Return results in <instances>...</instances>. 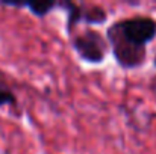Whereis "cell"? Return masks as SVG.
<instances>
[{
  "label": "cell",
  "instance_id": "1",
  "mask_svg": "<svg viewBox=\"0 0 156 154\" xmlns=\"http://www.w3.org/2000/svg\"><path fill=\"white\" fill-rule=\"evenodd\" d=\"M103 35L117 67L133 71L147 62V47L156 39V18L141 14L124 17L112 21Z\"/></svg>",
  "mask_w": 156,
  "mask_h": 154
},
{
  "label": "cell",
  "instance_id": "2",
  "mask_svg": "<svg viewBox=\"0 0 156 154\" xmlns=\"http://www.w3.org/2000/svg\"><path fill=\"white\" fill-rule=\"evenodd\" d=\"M70 46L79 60L88 65H102L109 53V46L105 35L93 27H85L70 36Z\"/></svg>",
  "mask_w": 156,
  "mask_h": 154
},
{
  "label": "cell",
  "instance_id": "3",
  "mask_svg": "<svg viewBox=\"0 0 156 154\" xmlns=\"http://www.w3.org/2000/svg\"><path fill=\"white\" fill-rule=\"evenodd\" d=\"M59 0H34V2H0L3 8L27 9L37 18H46L55 9H58Z\"/></svg>",
  "mask_w": 156,
  "mask_h": 154
},
{
  "label": "cell",
  "instance_id": "4",
  "mask_svg": "<svg viewBox=\"0 0 156 154\" xmlns=\"http://www.w3.org/2000/svg\"><path fill=\"white\" fill-rule=\"evenodd\" d=\"M58 9L65 12V32L71 36L79 24L83 23V3L73 0H59Z\"/></svg>",
  "mask_w": 156,
  "mask_h": 154
},
{
  "label": "cell",
  "instance_id": "5",
  "mask_svg": "<svg viewBox=\"0 0 156 154\" xmlns=\"http://www.w3.org/2000/svg\"><path fill=\"white\" fill-rule=\"evenodd\" d=\"M109 20V12L103 6L96 3H83V24L88 27L100 26Z\"/></svg>",
  "mask_w": 156,
  "mask_h": 154
},
{
  "label": "cell",
  "instance_id": "6",
  "mask_svg": "<svg viewBox=\"0 0 156 154\" xmlns=\"http://www.w3.org/2000/svg\"><path fill=\"white\" fill-rule=\"evenodd\" d=\"M17 104H18V97H17L15 91L8 85L3 74H0V109L6 107V106L15 107Z\"/></svg>",
  "mask_w": 156,
  "mask_h": 154
},
{
  "label": "cell",
  "instance_id": "7",
  "mask_svg": "<svg viewBox=\"0 0 156 154\" xmlns=\"http://www.w3.org/2000/svg\"><path fill=\"white\" fill-rule=\"evenodd\" d=\"M150 88H152L153 91H156V76H153V77L150 79Z\"/></svg>",
  "mask_w": 156,
  "mask_h": 154
},
{
  "label": "cell",
  "instance_id": "8",
  "mask_svg": "<svg viewBox=\"0 0 156 154\" xmlns=\"http://www.w3.org/2000/svg\"><path fill=\"white\" fill-rule=\"evenodd\" d=\"M155 65H156V57H155Z\"/></svg>",
  "mask_w": 156,
  "mask_h": 154
}]
</instances>
